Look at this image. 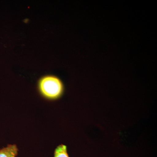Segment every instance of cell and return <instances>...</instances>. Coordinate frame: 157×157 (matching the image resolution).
I'll return each instance as SVG.
<instances>
[{"label": "cell", "mask_w": 157, "mask_h": 157, "mask_svg": "<svg viewBox=\"0 0 157 157\" xmlns=\"http://www.w3.org/2000/svg\"><path fill=\"white\" fill-rule=\"evenodd\" d=\"M39 89L40 92L45 98L54 100L62 95L64 85L58 77L53 75H47L40 78Z\"/></svg>", "instance_id": "obj_1"}, {"label": "cell", "mask_w": 157, "mask_h": 157, "mask_svg": "<svg viewBox=\"0 0 157 157\" xmlns=\"http://www.w3.org/2000/svg\"><path fill=\"white\" fill-rule=\"evenodd\" d=\"M54 157H69L67 151V147L61 144L56 149Z\"/></svg>", "instance_id": "obj_3"}, {"label": "cell", "mask_w": 157, "mask_h": 157, "mask_svg": "<svg viewBox=\"0 0 157 157\" xmlns=\"http://www.w3.org/2000/svg\"><path fill=\"white\" fill-rule=\"evenodd\" d=\"M18 149L16 145H9L0 149V157H16Z\"/></svg>", "instance_id": "obj_2"}]
</instances>
